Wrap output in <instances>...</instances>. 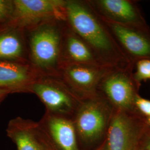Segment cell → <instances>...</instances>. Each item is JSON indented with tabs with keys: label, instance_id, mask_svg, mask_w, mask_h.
<instances>
[{
	"label": "cell",
	"instance_id": "277c9868",
	"mask_svg": "<svg viewBox=\"0 0 150 150\" xmlns=\"http://www.w3.org/2000/svg\"><path fill=\"white\" fill-rule=\"evenodd\" d=\"M28 93L38 97L46 112L72 118L81 101L60 76L40 75Z\"/></svg>",
	"mask_w": 150,
	"mask_h": 150
},
{
	"label": "cell",
	"instance_id": "9a60e30c",
	"mask_svg": "<svg viewBox=\"0 0 150 150\" xmlns=\"http://www.w3.org/2000/svg\"><path fill=\"white\" fill-rule=\"evenodd\" d=\"M71 64L103 66L97 59L88 45L65 22L63 33L61 68L64 65Z\"/></svg>",
	"mask_w": 150,
	"mask_h": 150
},
{
	"label": "cell",
	"instance_id": "ac0fdd59",
	"mask_svg": "<svg viewBox=\"0 0 150 150\" xmlns=\"http://www.w3.org/2000/svg\"><path fill=\"white\" fill-rule=\"evenodd\" d=\"M136 112L144 118L150 117V100L137 95L134 100Z\"/></svg>",
	"mask_w": 150,
	"mask_h": 150
},
{
	"label": "cell",
	"instance_id": "2e32d148",
	"mask_svg": "<svg viewBox=\"0 0 150 150\" xmlns=\"http://www.w3.org/2000/svg\"><path fill=\"white\" fill-rule=\"evenodd\" d=\"M133 75L134 80L140 84L143 81L150 80V59L137 61L134 64Z\"/></svg>",
	"mask_w": 150,
	"mask_h": 150
},
{
	"label": "cell",
	"instance_id": "d6986e66",
	"mask_svg": "<svg viewBox=\"0 0 150 150\" xmlns=\"http://www.w3.org/2000/svg\"><path fill=\"white\" fill-rule=\"evenodd\" d=\"M144 136L145 137L141 147L144 150H150V129L146 130V129Z\"/></svg>",
	"mask_w": 150,
	"mask_h": 150
},
{
	"label": "cell",
	"instance_id": "e0dca14e",
	"mask_svg": "<svg viewBox=\"0 0 150 150\" xmlns=\"http://www.w3.org/2000/svg\"><path fill=\"white\" fill-rule=\"evenodd\" d=\"M13 12V0H0V25L11 21Z\"/></svg>",
	"mask_w": 150,
	"mask_h": 150
},
{
	"label": "cell",
	"instance_id": "5bb4252c",
	"mask_svg": "<svg viewBox=\"0 0 150 150\" xmlns=\"http://www.w3.org/2000/svg\"><path fill=\"white\" fill-rule=\"evenodd\" d=\"M40 75L30 64L0 62V90L10 94L28 93L30 87Z\"/></svg>",
	"mask_w": 150,
	"mask_h": 150
},
{
	"label": "cell",
	"instance_id": "603a6c76",
	"mask_svg": "<svg viewBox=\"0 0 150 150\" xmlns=\"http://www.w3.org/2000/svg\"><path fill=\"white\" fill-rule=\"evenodd\" d=\"M144 150V149H142V147H138V149H137V150Z\"/></svg>",
	"mask_w": 150,
	"mask_h": 150
},
{
	"label": "cell",
	"instance_id": "9c48e42d",
	"mask_svg": "<svg viewBox=\"0 0 150 150\" xmlns=\"http://www.w3.org/2000/svg\"><path fill=\"white\" fill-rule=\"evenodd\" d=\"M103 21L119 47L133 64L140 59H150V27L128 26Z\"/></svg>",
	"mask_w": 150,
	"mask_h": 150
},
{
	"label": "cell",
	"instance_id": "7c38bea8",
	"mask_svg": "<svg viewBox=\"0 0 150 150\" xmlns=\"http://www.w3.org/2000/svg\"><path fill=\"white\" fill-rule=\"evenodd\" d=\"M39 122L56 150H80L72 118L46 111Z\"/></svg>",
	"mask_w": 150,
	"mask_h": 150
},
{
	"label": "cell",
	"instance_id": "8fae6325",
	"mask_svg": "<svg viewBox=\"0 0 150 150\" xmlns=\"http://www.w3.org/2000/svg\"><path fill=\"white\" fill-rule=\"evenodd\" d=\"M103 20L128 26L150 27L137 5L132 0H89Z\"/></svg>",
	"mask_w": 150,
	"mask_h": 150
},
{
	"label": "cell",
	"instance_id": "6da1fadb",
	"mask_svg": "<svg viewBox=\"0 0 150 150\" xmlns=\"http://www.w3.org/2000/svg\"><path fill=\"white\" fill-rule=\"evenodd\" d=\"M66 23L91 48L103 66L134 71L106 25L87 1H66Z\"/></svg>",
	"mask_w": 150,
	"mask_h": 150
},
{
	"label": "cell",
	"instance_id": "30bf717a",
	"mask_svg": "<svg viewBox=\"0 0 150 150\" xmlns=\"http://www.w3.org/2000/svg\"><path fill=\"white\" fill-rule=\"evenodd\" d=\"M6 134L17 150H56L40 122L21 117L12 118Z\"/></svg>",
	"mask_w": 150,
	"mask_h": 150
},
{
	"label": "cell",
	"instance_id": "4fadbf2b",
	"mask_svg": "<svg viewBox=\"0 0 150 150\" xmlns=\"http://www.w3.org/2000/svg\"><path fill=\"white\" fill-rule=\"evenodd\" d=\"M0 62L30 64L25 30L12 22L0 25Z\"/></svg>",
	"mask_w": 150,
	"mask_h": 150
},
{
	"label": "cell",
	"instance_id": "5b68a950",
	"mask_svg": "<svg viewBox=\"0 0 150 150\" xmlns=\"http://www.w3.org/2000/svg\"><path fill=\"white\" fill-rule=\"evenodd\" d=\"M133 72L128 69H110L99 85L98 92L115 110L137 113L134 100L141 84L134 80Z\"/></svg>",
	"mask_w": 150,
	"mask_h": 150
},
{
	"label": "cell",
	"instance_id": "3957f363",
	"mask_svg": "<svg viewBox=\"0 0 150 150\" xmlns=\"http://www.w3.org/2000/svg\"><path fill=\"white\" fill-rule=\"evenodd\" d=\"M113 108L99 92L96 96L81 100L72 117L78 139L93 144L106 135Z\"/></svg>",
	"mask_w": 150,
	"mask_h": 150
},
{
	"label": "cell",
	"instance_id": "52a82bcc",
	"mask_svg": "<svg viewBox=\"0 0 150 150\" xmlns=\"http://www.w3.org/2000/svg\"><path fill=\"white\" fill-rule=\"evenodd\" d=\"M13 15L10 22L24 30L45 22L66 21L64 0H13Z\"/></svg>",
	"mask_w": 150,
	"mask_h": 150
},
{
	"label": "cell",
	"instance_id": "ba28073f",
	"mask_svg": "<svg viewBox=\"0 0 150 150\" xmlns=\"http://www.w3.org/2000/svg\"><path fill=\"white\" fill-rule=\"evenodd\" d=\"M110 69L102 66L67 64L61 68L59 74L75 95L83 100L98 94L99 85Z\"/></svg>",
	"mask_w": 150,
	"mask_h": 150
},
{
	"label": "cell",
	"instance_id": "8992f818",
	"mask_svg": "<svg viewBox=\"0 0 150 150\" xmlns=\"http://www.w3.org/2000/svg\"><path fill=\"white\" fill-rule=\"evenodd\" d=\"M137 113L113 110L104 142L106 150H136L146 130L144 118Z\"/></svg>",
	"mask_w": 150,
	"mask_h": 150
},
{
	"label": "cell",
	"instance_id": "7a4b0ae2",
	"mask_svg": "<svg viewBox=\"0 0 150 150\" xmlns=\"http://www.w3.org/2000/svg\"><path fill=\"white\" fill-rule=\"evenodd\" d=\"M65 22H45L25 30L29 63L41 75L60 76Z\"/></svg>",
	"mask_w": 150,
	"mask_h": 150
},
{
	"label": "cell",
	"instance_id": "ffe728a7",
	"mask_svg": "<svg viewBox=\"0 0 150 150\" xmlns=\"http://www.w3.org/2000/svg\"><path fill=\"white\" fill-rule=\"evenodd\" d=\"M10 94V92L8 91H5V90H0V105Z\"/></svg>",
	"mask_w": 150,
	"mask_h": 150
},
{
	"label": "cell",
	"instance_id": "7402d4cb",
	"mask_svg": "<svg viewBox=\"0 0 150 150\" xmlns=\"http://www.w3.org/2000/svg\"><path fill=\"white\" fill-rule=\"evenodd\" d=\"M106 150V148H105V142H103L102 144V145L99 147L97 150Z\"/></svg>",
	"mask_w": 150,
	"mask_h": 150
},
{
	"label": "cell",
	"instance_id": "44dd1931",
	"mask_svg": "<svg viewBox=\"0 0 150 150\" xmlns=\"http://www.w3.org/2000/svg\"><path fill=\"white\" fill-rule=\"evenodd\" d=\"M144 120H145V123L146 124V125L150 127V117L144 118Z\"/></svg>",
	"mask_w": 150,
	"mask_h": 150
},
{
	"label": "cell",
	"instance_id": "cb8c5ba5",
	"mask_svg": "<svg viewBox=\"0 0 150 150\" xmlns=\"http://www.w3.org/2000/svg\"></svg>",
	"mask_w": 150,
	"mask_h": 150
}]
</instances>
